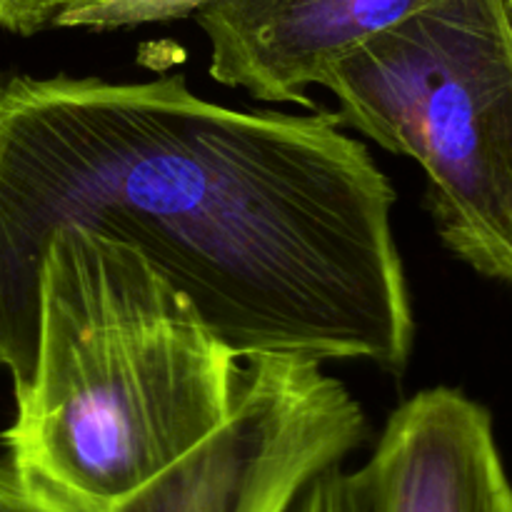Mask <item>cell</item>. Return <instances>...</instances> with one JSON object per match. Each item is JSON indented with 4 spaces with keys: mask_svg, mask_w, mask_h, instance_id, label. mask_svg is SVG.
Listing matches in <instances>:
<instances>
[{
    "mask_svg": "<svg viewBox=\"0 0 512 512\" xmlns=\"http://www.w3.org/2000/svg\"><path fill=\"white\" fill-rule=\"evenodd\" d=\"M335 120L428 178L435 228L475 273L512 288V10L433 0L325 73Z\"/></svg>",
    "mask_w": 512,
    "mask_h": 512,
    "instance_id": "cell-3",
    "label": "cell"
},
{
    "mask_svg": "<svg viewBox=\"0 0 512 512\" xmlns=\"http://www.w3.org/2000/svg\"><path fill=\"white\" fill-rule=\"evenodd\" d=\"M213 0H93L80 8L68 10L58 20V28L118 30L133 25L168 23L188 18Z\"/></svg>",
    "mask_w": 512,
    "mask_h": 512,
    "instance_id": "cell-6",
    "label": "cell"
},
{
    "mask_svg": "<svg viewBox=\"0 0 512 512\" xmlns=\"http://www.w3.org/2000/svg\"><path fill=\"white\" fill-rule=\"evenodd\" d=\"M33 380L0 435L43 512H245L368 435L323 363L243 355L135 248L65 228L40 263Z\"/></svg>",
    "mask_w": 512,
    "mask_h": 512,
    "instance_id": "cell-2",
    "label": "cell"
},
{
    "mask_svg": "<svg viewBox=\"0 0 512 512\" xmlns=\"http://www.w3.org/2000/svg\"><path fill=\"white\" fill-rule=\"evenodd\" d=\"M283 512H370L363 470H345L343 463L320 470Z\"/></svg>",
    "mask_w": 512,
    "mask_h": 512,
    "instance_id": "cell-7",
    "label": "cell"
},
{
    "mask_svg": "<svg viewBox=\"0 0 512 512\" xmlns=\"http://www.w3.org/2000/svg\"><path fill=\"white\" fill-rule=\"evenodd\" d=\"M508 5H510V10H512V0H508Z\"/></svg>",
    "mask_w": 512,
    "mask_h": 512,
    "instance_id": "cell-9",
    "label": "cell"
},
{
    "mask_svg": "<svg viewBox=\"0 0 512 512\" xmlns=\"http://www.w3.org/2000/svg\"><path fill=\"white\" fill-rule=\"evenodd\" d=\"M85 3L93 0H0V28L28 38L48 28H58V20L68 10Z\"/></svg>",
    "mask_w": 512,
    "mask_h": 512,
    "instance_id": "cell-8",
    "label": "cell"
},
{
    "mask_svg": "<svg viewBox=\"0 0 512 512\" xmlns=\"http://www.w3.org/2000/svg\"><path fill=\"white\" fill-rule=\"evenodd\" d=\"M395 190L333 113L210 103L183 75L0 80V370L33 380L40 263L65 228L138 250L243 355L400 375L415 313Z\"/></svg>",
    "mask_w": 512,
    "mask_h": 512,
    "instance_id": "cell-1",
    "label": "cell"
},
{
    "mask_svg": "<svg viewBox=\"0 0 512 512\" xmlns=\"http://www.w3.org/2000/svg\"><path fill=\"white\" fill-rule=\"evenodd\" d=\"M433 0H213L195 13L210 75L268 103L313 108L338 60Z\"/></svg>",
    "mask_w": 512,
    "mask_h": 512,
    "instance_id": "cell-4",
    "label": "cell"
},
{
    "mask_svg": "<svg viewBox=\"0 0 512 512\" xmlns=\"http://www.w3.org/2000/svg\"><path fill=\"white\" fill-rule=\"evenodd\" d=\"M360 470L370 512H512L493 418L445 385L393 410Z\"/></svg>",
    "mask_w": 512,
    "mask_h": 512,
    "instance_id": "cell-5",
    "label": "cell"
}]
</instances>
